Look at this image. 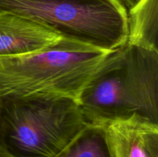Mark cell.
I'll return each mask as SVG.
<instances>
[{
    "label": "cell",
    "mask_w": 158,
    "mask_h": 157,
    "mask_svg": "<svg viewBox=\"0 0 158 157\" xmlns=\"http://www.w3.org/2000/svg\"><path fill=\"white\" fill-rule=\"evenodd\" d=\"M54 157H114L106 125L87 124Z\"/></svg>",
    "instance_id": "ba28073f"
},
{
    "label": "cell",
    "mask_w": 158,
    "mask_h": 157,
    "mask_svg": "<svg viewBox=\"0 0 158 157\" xmlns=\"http://www.w3.org/2000/svg\"><path fill=\"white\" fill-rule=\"evenodd\" d=\"M151 98L148 75L125 55L122 46L108 53L83 89L78 103L87 124L107 125L143 116Z\"/></svg>",
    "instance_id": "277c9868"
},
{
    "label": "cell",
    "mask_w": 158,
    "mask_h": 157,
    "mask_svg": "<svg viewBox=\"0 0 158 157\" xmlns=\"http://www.w3.org/2000/svg\"><path fill=\"white\" fill-rule=\"evenodd\" d=\"M0 12L24 17L62 38L105 51L127 41V9L118 0H0Z\"/></svg>",
    "instance_id": "3957f363"
},
{
    "label": "cell",
    "mask_w": 158,
    "mask_h": 157,
    "mask_svg": "<svg viewBox=\"0 0 158 157\" xmlns=\"http://www.w3.org/2000/svg\"><path fill=\"white\" fill-rule=\"evenodd\" d=\"M114 157H158V125L140 118L106 125Z\"/></svg>",
    "instance_id": "8992f818"
},
{
    "label": "cell",
    "mask_w": 158,
    "mask_h": 157,
    "mask_svg": "<svg viewBox=\"0 0 158 157\" xmlns=\"http://www.w3.org/2000/svg\"><path fill=\"white\" fill-rule=\"evenodd\" d=\"M110 51L62 38L18 56L0 57V95H60L78 101Z\"/></svg>",
    "instance_id": "6da1fadb"
},
{
    "label": "cell",
    "mask_w": 158,
    "mask_h": 157,
    "mask_svg": "<svg viewBox=\"0 0 158 157\" xmlns=\"http://www.w3.org/2000/svg\"><path fill=\"white\" fill-rule=\"evenodd\" d=\"M61 38L24 17L0 12V57L26 55L52 46Z\"/></svg>",
    "instance_id": "5b68a950"
},
{
    "label": "cell",
    "mask_w": 158,
    "mask_h": 157,
    "mask_svg": "<svg viewBox=\"0 0 158 157\" xmlns=\"http://www.w3.org/2000/svg\"><path fill=\"white\" fill-rule=\"evenodd\" d=\"M0 157H14L11 155L9 152H8L6 149L0 148Z\"/></svg>",
    "instance_id": "8fae6325"
},
{
    "label": "cell",
    "mask_w": 158,
    "mask_h": 157,
    "mask_svg": "<svg viewBox=\"0 0 158 157\" xmlns=\"http://www.w3.org/2000/svg\"><path fill=\"white\" fill-rule=\"evenodd\" d=\"M3 148L14 157H54L87 125L77 100L0 95Z\"/></svg>",
    "instance_id": "7a4b0ae2"
},
{
    "label": "cell",
    "mask_w": 158,
    "mask_h": 157,
    "mask_svg": "<svg viewBox=\"0 0 158 157\" xmlns=\"http://www.w3.org/2000/svg\"><path fill=\"white\" fill-rule=\"evenodd\" d=\"M118 1L120 2L121 4H123V6H125V8L128 10V9H131L134 4H136L139 0H118Z\"/></svg>",
    "instance_id": "9c48e42d"
},
{
    "label": "cell",
    "mask_w": 158,
    "mask_h": 157,
    "mask_svg": "<svg viewBox=\"0 0 158 157\" xmlns=\"http://www.w3.org/2000/svg\"><path fill=\"white\" fill-rule=\"evenodd\" d=\"M126 44L158 51V0H139L127 10Z\"/></svg>",
    "instance_id": "52a82bcc"
},
{
    "label": "cell",
    "mask_w": 158,
    "mask_h": 157,
    "mask_svg": "<svg viewBox=\"0 0 158 157\" xmlns=\"http://www.w3.org/2000/svg\"><path fill=\"white\" fill-rule=\"evenodd\" d=\"M0 148L4 149V148H3V140H2V119L1 103H0Z\"/></svg>",
    "instance_id": "30bf717a"
}]
</instances>
